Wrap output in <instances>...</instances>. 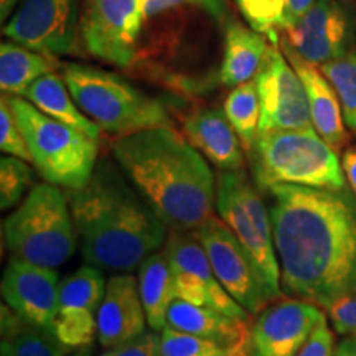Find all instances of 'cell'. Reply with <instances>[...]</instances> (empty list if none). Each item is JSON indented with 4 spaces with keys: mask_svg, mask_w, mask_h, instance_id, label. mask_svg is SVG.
Masks as SVG:
<instances>
[{
    "mask_svg": "<svg viewBox=\"0 0 356 356\" xmlns=\"http://www.w3.org/2000/svg\"><path fill=\"white\" fill-rule=\"evenodd\" d=\"M7 97L32 163L44 180L68 190L83 188L96 170L97 140L42 113L25 97Z\"/></svg>",
    "mask_w": 356,
    "mask_h": 356,
    "instance_id": "obj_7",
    "label": "cell"
},
{
    "mask_svg": "<svg viewBox=\"0 0 356 356\" xmlns=\"http://www.w3.org/2000/svg\"><path fill=\"white\" fill-rule=\"evenodd\" d=\"M0 149L3 154L12 155V157L32 162L29 145H26L19 122L12 113L7 95H2V99H0Z\"/></svg>",
    "mask_w": 356,
    "mask_h": 356,
    "instance_id": "obj_32",
    "label": "cell"
},
{
    "mask_svg": "<svg viewBox=\"0 0 356 356\" xmlns=\"http://www.w3.org/2000/svg\"><path fill=\"white\" fill-rule=\"evenodd\" d=\"M160 337L163 356H254L252 346H226L172 327L163 328Z\"/></svg>",
    "mask_w": 356,
    "mask_h": 356,
    "instance_id": "obj_27",
    "label": "cell"
},
{
    "mask_svg": "<svg viewBox=\"0 0 356 356\" xmlns=\"http://www.w3.org/2000/svg\"><path fill=\"white\" fill-rule=\"evenodd\" d=\"M318 305L302 299H280L267 305L251 328L254 356H297L323 322Z\"/></svg>",
    "mask_w": 356,
    "mask_h": 356,
    "instance_id": "obj_17",
    "label": "cell"
},
{
    "mask_svg": "<svg viewBox=\"0 0 356 356\" xmlns=\"http://www.w3.org/2000/svg\"><path fill=\"white\" fill-rule=\"evenodd\" d=\"M216 210L261 269L275 299L282 297L270 213L243 170H221L216 178Z\"/></svg>",
    "mask_w": 356,
    "mask_h": 356,
    "instance_id": "obj_8",
    "label": "cell"
},
{
    "mask_svg": "<svg viewBox=\"0 0 356 356\" xmlns=\"http://www.w3.org/2000/svg\"><path fill=\"white\" fill-rule=\"evenodd\" d=\"M315 0H286V10H284V24L282 30L289 25L296 24L309 8L314 6ZM280 30V32H282Z\"/></svg>",
    "mask_w": 356,
    "mask_h": 356,
    "instance_id": "obj_37",
    "label": "cell"
},
{
    "mask_svg": "<svg viewBox=\"0 0 356 356\" xmlns=\"http://www.w3.org/2000/svg\"><path fill=\"white\" fill-rule=\"evenodd\" d=\"M333 356H356V337L348 335V338H343L338 343Z\"/></svg>",
    "mask_w": 356,
    "mask_h": 356,
    "instance_id": "obj_39",
    "label": "cell"
},
{
    "mask_svg": "<svg viewBox=\"0 0 356 356\" xmlns=\"http://www.w3.org/2000/svg\"><path fill=\"white\" fill-rule=\"evenodd\" d=\"M351 22L337 0H315L296 24L282 30V38L297 55L322 66L350 51Z\"/></svg>",
    "mask_w": 356,
    "mask_h": 356,
    "instance_id": "obj_15",
    "label": "cell"
},
{
    "mask_svg": "<svg viewBox=\"0 0 356 356\" xmlns=\"http://www.w3.org/2000/svg\"><path fill=\"white\" fill-rule=\"evenodd\" d=\"M225 113L249 154L261 136V102L254 79L231 89L225 101Z\"/></svg>",
    "mask_w": 356,
    "mask_h": 356,
    "instance_id": "obj_26",
    "label": "cell"
},
{
    "mask_svg": "<svg viewBox=\"0 0 356 356\" xmlns=\"http://www.w3.org/2000/svg\"><path fill=\"white\" fill-rule=\"evenodd\" d=\"M12 257L55 269L76 251V226L70 202L53 184L30 188L20 207L2 221Z\"/></svg>",
    "mask_w": 356,
    "mask_h": 356,
    "instance_id": "obj_6",
    "label": "cell"
},
{
    "mask_svg": "<svg viewBox=\"0 0 356 356\" xmlns=\"http://www.w3.org/2000/svg\"><path fill=\"white\" fill-rule=\"evenodd\" d=\"M269 47V38L266 35L252 26L231 22L226 26L220 81L228 88H236L254 79Z\"/></svg>",
    "mask_w": 356,
    "mask_h": 356,
    "instance_id": "obj_22",
    "label": "cell"
},
{
    "mask_svg": "<svg viewBox=\"0 0 356 356\" xmlns=\"http://www.w3.org/2000/svg\"><path fill=\"white\" fill-rule=\"evenodd\" d=\"M333 353H335V348H333V333L328 328L327 320H323L315 328L297 356H333Z\"/></svg>",
    "mask_w": 356,
    "mask_h": 356,
    "instance_id": "obj_36",
    "label": "cell"
},
{
    "mask_svg": "<svg viewBox=\"0 0 356 356\" xmlns=\"http://www.w3.org/2000/svg\"><path fill=\"white\" fill-rule=\"evenodd\" d=\"M254 81L261 102V134L314 127L304 83L280 44L270 43Z\"/></svg>",
    "mask_w": 356,
    "mask_h": 356,
    "instance_id": "obj_12",
    "label": "cell"
},
{
    "mask_svg": "<svg viewBox=\"0 0 356 356\" xmlns=\"http://www.w3.org/2000/svg\"><path fill=\"white\" fill-rule=\"evenodd\" d=\"M167 327L226 346H252L248 320L231 317L211 307L175 299L167 314Z\"/></svg>",
    "mask_w": 356,
    "mask_h": 356,
    "instance_id": "obj_21",
    "label": "cell"
},
{
    "mask_svg": "<svg viewBox=\"0 0 356 356\" xmlns=\"http://www.w3.org/2000/svg\"><path fill=\"white\" fill-rule=\"evenodd\" d=\"M113 152L124 175L173 231L197 229L213 216L216 178L203 154L172 126L119 137Z\"/></svg>",
    "mask_w": 356,
    "mask_h": 356,
    "instance_id": "obj_2",
    "label": "cell"
},
{
    "mask_svg": "<svg viewBox=\"0 0 356 356\" xmlns=\"http://www.w3.org/2000/svg\"><path fill=\"white\" fill-rule=\"evenodd\" d=\"M101 356H163L162 337L159 332L150 328V332L145 330L142 335L126 343L104 348Z\"/></svg>",
    "mask_w": 356,
    "mask_h": 356,
    "instance_id": "obj_34",
    "label": "cell"
},
{
    "mask_svg": "<svg viewBox=\"0 0 356 356\" xmlns=\"http://www.w3.org/2000/svg\"><path fill=\"white\" fill-rule=\"evenodd\" d=\"M73 356H95L91 353V351H89V348H84V350H79L78 353H74Z\"/></svg>",
    "mask_w": 356,
    "mask_h": 356,
    "instance_id": "obj_41",
    "label": "cell"
},
{
    "mask_svg": "<svg viewBox=\"0 0 356 356\" xmlns=\"http://www.w3.org/2000/svg\"><path fill=\"white\" fill-rule=\"evenodd\" d=\"M122 173L102 162L68 202L84 261L129 273L165 243L167 225Z\"/></svg>",
    "mask_w": 356,
    "mask_h": 356,
    "instance_id": "obj_3",
    "label": "cell"
},
{
    "mask_svg": "<svg viewBox=\"0 0 356 356\" xmlns=\"http://www.w3.org/2000/svg\"><path fill=\"white\" fill-rule=\"evenodd\" d=\"M186 140L220 170H243V145L225 109H202L184 122Z\"/></svg>",
    "mask_w": 356,
    "mask_h": 356,
    "instance_id": "obj_20",
    "label": "cell"
},
{
    "mask_svg": "<svg viewBox=\"0 0 356 356\" xmlns=\"http://www.w3.org/2000/svg\"><path fill=\"white\" fill-rule=\"evenodd\" d=\"M60 286L55 269L12 257L3 273L0 291L7 305L25 323L51 332L60 310Z\"/></svg>",
    "mask_w": 356,
    "mask_h": 356,
    "instance_id": "obj_16",
    "label": "cell"
},
{
    "mask_svg": "<svg viewBox=\"0 0 356 356\" xmlns=\"http://www.w3.org/2000/svg\"><path fill=\"white\" fill-rule=\"evenodd\" d=\"M66 351L68 350L50 332L38 330L25 322L2 333V356H65Z\"/></svg>",
    "mask_w": 356,
    "mask_h": 356,
    "instance_id": "obj_28",
    "label": "cell"
},
{
    "mask_svg": "<svg viewBox=\"0 0 356 356\" xmlns=\"http://www.w3.org/2000/svg\"><path fill=\"white\" fill-rule=\"evenodd\" d=\"M270 222L280 282L297 299L328 309L356 291V203L345 190L277 184Z\"/></svg>",
    "mask_w": 356,
    "mask_h": 356,
    "instance_id": "obj_1",
    "label": "cell"
},
{
    "mask_svg": "<svg viewBox=\"0 0 356 356\" xmlns=\"http://www.w3.org/2000/svg\"><path fill=\"white\" fill-rule=\"evenodd\" d=\"M147 315L139 282L131 274L108 280L104 299L97 312V340L102 348H113L145 332Z\"/></svg>",
    "mask_w": 356,
    "mask_h": 356,
    "instance_id": "obj_18",
    "label": "cell"
},
{
    "mask_svg": "<svg viewBox=\"0 0 356 356\" xmlns=\"http://www.w3.org/2000/svg\"><path fill=\"white\" fill-rule=\"evenodd\" d=\"M79 25L81 0H20L2 32L12 42L58 58L76 50Z\"/></svg>",
    "mask_w": 356,
    "mask_h": 356,
    "instance_id": "obj_11",
    "label": "cell"
},
{
    "mask_svg": "<svg viewBox=\"0 0 356 356\" xmlns=\"http://www.w3.org/2000/svg\"><path fill=\"white\" fill-rule=\"evenodd\" d=\"M279 44L304 83L314 129L338 152L348 142V132H346V124L335 88L330 79L325 76L320 66L312 65L297 55L284 40H280Z\"/></svg>",
    "mask_w": 356,
    "mask_h": 356,
    "instance_id": "obj_19",
    "label": "cell"
},
{
    "mask_svg": "<svg viewBox=\"0 0 356 356\" xmlns=\"http://www.w3.org/2000/svg\"><path fill=\"white\" fill-rule=\"evenodd\" d=\"M108 282L97 267H81L60 286V310L51 335L66 350L89 348L97 337V312Z\"/></svg>",
    "mask_w": 356,
    "mask_h": 356,
    "instance_id": "obj_14",
    "label": "cell"
},
{
    "mask_svg": "<svg viewBox=\"0 0 356 356\" xmlns=\"http://www.w3.org/2000/svg\"><path fill=\"white\" fill-rule=\"evenodd\" d=\"M320 70L335 88L345 124L356 134V51H346L343 56L320 66Z\"/></svg>",
    "mask_w": 356,
    "mask_h": 356,
    "instance_id": "obj_29",
    "label": "cell"
},
{
    "mask_svg": "<svg viewBox=\"0 0 356 356\" xmlns=\"http://www.w3.org/2000/svg\"><path fill=\"white\" fill-rule=\"evenodd\" d=\"M341 167H343L345 177L348 180L351 190L356 195V147H348L341 157Z\"/></svg>",
    "mask_w": 356,
    "mask_h": 356,
    "instance_id": "obj_38",
    "label": "cell"
},
{
    "mask_svg": "<svg viewBox=\"0 0 356 356\" xmlns=\"http://www.w3.org/2000/svg\"><path fill=\"white\" fill-rule=\"evenodd\" d=\"M144 22V0H81L79 43L97 60L126 68Z\"/></svg>",
    "mask_w": 356,
    "mask_h": 356,
    "instance_id": "obj_10",
    "label": "cell"
},
{
    "mask_svg": "<svg viewBox=\"0 0 356 356\" xmlns=\"http://www.w3.org/2000/svg\"><path fill=\"white\" fill-rule=\"evenodd\" d=\"M259 190L277 184L345 190V172L337 150L314 127L261 134L249 152Z\"/></svg>",
    "mask_w": 356,
    "mask_h": 356,
    "instance_id": "obj_5",
    "label": "cell"
},
{
    "mask_svg": "<svg viewBox=\"0 0 356 356\" xmlns=\"http://www.w3.org/2000/svg\"><path fill=\"white\" fill-rule=\"evenodd\" d=\"M24 97L50 118L78 129L95 140L101 139V127L79 109L66 86L63 74H44L26 89Z\"/></svg>",
    "mask_w": 356,
    "mask_h": 356,
    "instance_id": "obj_24",
    "label": "cell"
},
{
    "mask_svg": "<svg viewBox=\"0 0 356 356\" xmlns=\"http://www.w3.org/2000/svg\"><path fill=\"white\" fill-rule=\"evenodd\" d=\"M32 185V170L25 160L12 155L0 159V208L3 211L15 207Z\"/></svg>",
    "mask_w": 356,
    "mask_h": 356,
    "instance_id": "obj_31",
    "label": "cell"
},
{
    "mask_svg": "<svg viewBox=\"0 0 356 356\" xmlns=\"http://www.w3.org/2000/svg\"><path fill=\"white\" fill-rule=\"evenodd\" d=\"M327 310L338 333L356 337V291L337 299Z\"/></svg>",
    "mask_w": 356,
    "mask_h": 356,
    "instance_id": "obj_35",
    "label": "cell"
},
{
    "mask_svg": "<svg viewBox=\"0 0 356 356\" xmlns=\"http://www.w3.org/2000/svg\"><path fill=\"white\" fill-rule=\"evenodd\" d=\"M195 236L203 244L222 287L249 314H261L275 300L252 256L225 221L208 218L195 229Z\"/></svg>",
    "mask_w": 356,
    "mask_h": 356,
    "instance_id": "obj_9",
    "label": "cell"
},
{
    "mask_svg": "<svg viewBox=\"0 0 356 356\" xmlns=\"http://www.w3.org/2000/svg\"><path fill=\"white\" fill-rule=\"evenodd\" d=\"M60 66L56 56L32 50L17 42L0 44V88L2 95L25 96L26 89Z\"/></svg>",
    "mask_w": 356,
    "mask_h": 356,
    "instance_id": "obj_25",
    "label": "cell"
},
{
    "mask_svg": "<svg viewBox=\"0 0 356 356\" xmlns=\"http://www.w3.org/2000/svg\"><path fill=\"white\" fill-rule=\"evenodd\" d=\"M139 289L147 323L155 332L167 327V314L173 300L178 299L172 262L163 252H154L139 266Z\"/></svg>",
    "mask_w": 356,
    "mask_h": 356,
    "instance_id": "obj_23",
    "label": "cell"
},
{
    "mask_svg": "<svg viewBox=\"0 0 356 356\" xmlns=\"http://www.w3.org/2000/svg\"><path fill=\"white\" fill-rule=\"evenodd\" d=\"M181 6L200 7L218 22L226 19L225 0H144V19L147 20L150 17H157L160 13L170 10V8Z\"/></svg>",
    "mask_w": 356,
    "mask_h": 356,
    "instance_id": "obj_33",
    "label": "cell"
},
{
    "mask_svg": "<svg viewBox=\"0 0 356 356\" xmlns=\"http://www.w3.org/2000/svg\"><path fill=\"white\" fill-rule=\"evenodd\" d=\"M248 25L266 35L270 43L279 44L286 0H236Z\"/></svg>",
    "mask_w": 356,
    "mask_h": 356,
    "instance_id": "obj_30",
    "label": "cell"
},
{
    "mask_svg": "<svg viewBox=\"0 0 356 356\" xmlns=\"http://www.w3.org/2000/svg\"><path fill=\"white\" fill-rule=\"evenodd\" d=\"M63 78L79 109L111 136L172 126L162 101L145 95L119 74L92 66L71 63L63 68Z\"/></svg>",
    "mask_w": 356,
    "mask_h": 356,
    "instance_id": "obj_4",
    "label": "cell"
},
{
    "mask_svg": "<svg viewBox=\"0 0 356 356\" xmlns=\"http://www.w3.org/2000/svg\"><path fill=\"white\" fill-rule=\"evenodd\" d=\"M165 254L172 262L178 299L248 320V310L222 287L197 236L173 231L167 239Z\"/></svg>",
    "mask_w": 356,
    "mask_h": 356,
    "instance_id": "obj_13",
    "label": "cell"
},
{
    "mask_svg": "<svg viewBox=\"0 0 356 356\" xmlns=\"http://www.w3.org/2000/svg\"><path fill=\"white\" fill-rule=\"evenodd\" d=\"M20 0H0V19H2V25L10 19L12 13L19 7Z\"/></svg>",
    "mask_w": 356,
    "mask_h": 356,
    "instance_id": "obj_40",
    "label": "cell"
}]
</instances>
